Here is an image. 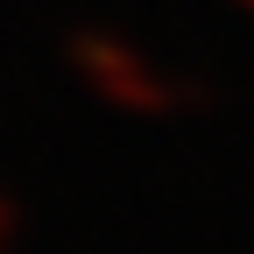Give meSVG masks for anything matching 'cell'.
Returning <instances> with one entry per match:
<instances>
[{
	"mask_svg": "<svg viewBox=\"0 0 254 254\" xmlns=\"http://www.w3.org/2000/svg\"><path fill=\"white\" fill-rule=\"evenodd\" d=\"M0 240H14V205L0 198Z\"/></svg>",
	"mask_w": 254,
	"mask_h": 254,
	"instance_id": "cell-1",
	"label": "cell"
},
{
	"mask_svg": "<svg viewBox=\"0 0 254 254\" xmlns=\"http://www.w3.org/2000/svg\"><path fill=\"white\" fill-rule=\"evenodd\" d=\"M0 254H14V247H7V240H0Z\"/></svg>",
	"mask_w": 254,
	"mask_h": 254,
	"instance_id": "cell-2",
	"label": "cell"
}]
</instances>
